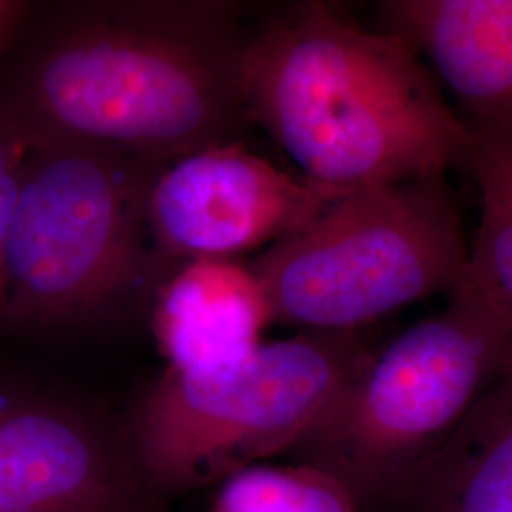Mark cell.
Instances as JSON below:
<instances>
[{
  "mask_svg": "<svg viewBox=\"0 0 512 512\" xmlns=\"http://www.w3.org/2000/svg\"><path fill=\"white\" fill-rule=\"evenodd\" d=\"M469 169L480 190V224L463 285L512 329V124L480 126Z\"/></svg>",
  "mask_w": 512,
  "mask_h": 512,
  "instance_id": "cell-12",
  "label": "cell"
},
{
  "mask_svg": "<svg viewBox=\"0 0 512 512\" xmlns=\"http://www.w3.org/2000/svg\"><path fill=\"white\" fill-rule=\"evenodd\" d=\"M160 165L29 143L6 247L2 323L86 327L118 317L164 275L148 226Z\"/></svg>",
  "mask_w": 512,
  "mask_h": 512,
  "instance_id": "cell-3",
  "label": "cell"
},
{
  "mask_svg": "<svg viewBox=\"0 0 512 512\" xmlns=\"http://www.w3.org/2000/svg\"><path fill=\"white\" fill-rule=\"evenodd\" d=\"M355 495L334 476L296 463L251 465L220 482L211 512H357Z\"/></svg>",
  "mask_w": 512,
  "mask_h": 512,
  "instance_id": "cell-13",
  "label": "cell"
},
{
  "mask_svg": "<svg viewBox=\"0 0 512 512\" xmlns=\"http://www.w3.org/2000/svg\"><path fill=\"white\" fill-rule=\"evenodd\" d=\"M29 143L2 112H0V321L4 315L6 302V247L10 232L14 226V217L18 209L19 190L23 160Z\"/></svg>",
  "mask_w": 512,
  "mask_h": 512,
  "instance_id": "cell-14",
  "label": "cell"
},
{
  "mask_svg": "<svg viewBox=\"0 0 512 512\" xmlns=\"http://www.w3.org/2000/svg\"><path fill=\"white\" fill-rule=\"evenodd\" d=\"M241 86L249 120L304 179L334 190L444 179L475 148L406 40L327 2L291 6L247 38Z\"/></svg>",
  "mask_w": 512,
  "mask_h": 512,
  "instance_id": "cell-2",
  "label": "cell"
},
{
  "mask_svg": "<svg viewBox=\"0 0 512 512\" xmlns=\"http://www.w3.org/2000/svg\"><path fill=\"white\" fill-rule=\"evenodd\" d=\"M348 192L294 177L241 143L203 148L158 169L148 226L160 262L266 251Z\"/></svg>",
  "mask_w": 512,
  "mask_h": 512,
  "instance_id": "cell-7",
  "label": "cell"
},
{
  "mask_svg": "<svg viewBox=\"0 0 512 512\" xmlns=\"http://www.w3.org/2000/svg\"><path fill=\"white\" fill-rule=\"evenodd\" d=\"M27 10L29 6L25 2L0 0V54L6 50V46L16 35Z\"/></svg>",
  "mask_w": 512,
  "mask_h": 512,
  "instance_id": "cell-15",
  "label": "cell"
},
{
  "mask_svg": "<svg viewBox=\"0 0 512 512\" xmlns=\"http://www.w3.org/2000/svg\"><path fill=\"white\" fill-rule=\"evenodd\" d=\"M366 355L355 332H298L222 365L167 368L135 408L129 459L150 494L169 495L293 452Z\"/></svg>",
  "mask_w": 512,
  "mask_h": 512,
  "instance_id": "cell-4",
  "label": "cell"
},
{
  "mask_svg": "<svg viewBox=\"0 0 512 512\" xmlns=\"http://www.w3.org/2000/svg\"><path fill=\"white\" fill-rule=\"evenodd\" d=\"M382 21L429 59L471 128L512 124V0H391Z\"/></svg>",
  "mask_w": 512,
  "mask_h": 512,
  "instance_id": "cell-9",
  "label": "cell"
},
{
  "mask_svg": "<svg viewBox=\"0 0 512 512\" xmlns=\"http://www.w3.org/2000/svg\"><path fill=\"white\" fill-rule=\"evenodd\" d=\"M143 494L126 446L82 410L0 401V512H139Z\"/></svg>",
  "mask_w": 512,
  "mask_h": 512,
  "instance_id": "cell-8",
  "label": "cell"
},
{
  "mask_svg": "<svg viewBox=\"0 0 512 512\" xmlns=\"http://www.w3.org/2000/svg\"><path fill=\"white\" fill-rule=\"evenodd\" d=\"M444 310L368 353L291 454L338 478L357 503L389 499L512 365V329L461 285Z\"/></svg>",
  "mask_w": 512,
  "mask_h": 512,
  "instance_id": "cell-5",
  "label": "cell"
},
{
  "mask_svg": "<svg viewBox=\"0 0 512 512\" xmlns=\"http://www.w3.org/2000/svg\"><path fill=\"white\" fill-rule=\"evenodd\" d=\"M469 247L444 179L353 190L251 264L275 323L355 332L465 281Z\"/></svg>",
  "mask_w": 512,
  "mask_h": 512,
  "instance_id": "cell-6",
  "label": "cell"
},
{
  "mask_svg": "<svg viewBox=\"0 0 512 512\" xmlns=\"http://www.w3.org/2000/svg\"><path fill=\"white\" fill-rule=\"evenodd\" d=\"M275 323L251 266L203 258L173 270L158 287L150 327L167 368L194 370L239 359Z\"/></svg>",
  "mask_w": 512,
  "mask_h": 512,
  "instance_id": "cell-10",
  "label": "cell"
},
{
  "mask_svg": "<svg viewBox=\"0 0 512 512\" xmlns=\"http://www.w3.org/2000/svg\"><path fill=\"white\" fill-rule=\"evenodd\" d=\"M234 10L222 2L61 6L18 46L0 112L27 143L171 164L236 143L249 120Z\"/></svg>",
  "mask_w": 512,
  "mask_h": 512,
  "instance_id": "cell-1",
  "label": "cell"
},
{
  "mask_svg": "<svg viewBox=\"0 0 512 512\" xmlns=\"http://www.w3.org/2000/svg\"><path fill=\"white\" fill-rule=\"evenodd\" d=\"M389 499L410 512H512V365Z\"/></svg>",
  "mask_w": 512,
  "mask_h": 512,
  "instance_id": "cell-11",
  "label": "cell"
}]
</instances>
